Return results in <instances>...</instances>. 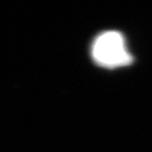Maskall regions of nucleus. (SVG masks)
Listing matches in <instances>:
<instances>
[{
    "label": "nucleus",
    "mask_w": 152,
    "mask_h": 152,
    "mask_svg": "<svg viewBox=\"0 0 152 152\" xmlns=\"http://www.w3.org/2000/svg\"><path fill=\"white\" fill-rule=\"evenodd\" d=\"M92 56L99 66L110 69L128 66L132 61L125 38L116 31L104 32L95 38Z\"/></svg>",
    "instance_id": "obj_1"
}]
</instances>
